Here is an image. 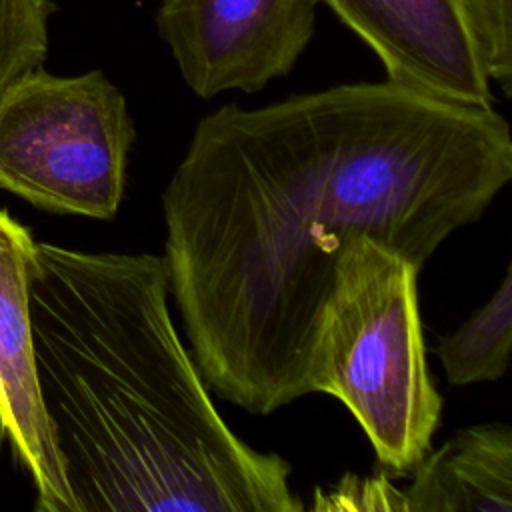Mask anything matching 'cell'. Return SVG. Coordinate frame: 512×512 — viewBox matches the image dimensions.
I'll return each instance as SVG.
<instances>
[{
  "instance_id": "obj_1",
  "label": "cell",
  "mask_w": 512,
  "mask_h": 512,
  "mask_svg": "<svg viewBox=\"0 0 512 512\" xmlns=\"http://www.w3.org/2000/svg\"><path fill=\"white\" fill-rule=\"evenodd\" d=\"M512 178L492 106L338 84L204 116L162 192L164 258L194 364L256 416L316 392L322 314L364 232L420 270Z\"/></svg>"
},
{
  "instance_id": "obj_2",
  "label": "cell",
  "mask_w": 512,
  "mask_h": 512,
  "mask_svg": "<svg viewBox=\"0 0 512 512\" xmlns=\"http://www.w3.org/2000/svg\"><path fill=\"white\" fill-rule=\"evenodd\" d=\"M164 256L36 242L42 406L74 512H300L292 466L216 410L168 310Z\"/></svg>"
},
{
  "instance_id": "obj_3",
  "label": "cell",
  "mask_w": 512,
  "mask_h": 512,
  "mask_svg": "<svg viewBox=\"0 0 512 512\" xmlns=\"http://www.w3.org/2000/svg\"><path fill=\"white\" fill-rule=\"evenodd\" d=\"M418 274L402 252L358 232L336 264L318 336L316 392L352 412L392 474H410L424 458L442 414L426 364Z\"/></svg>"
},
{
  "instance_id": "obj_4",
  "label": "cell",
  "mask_w": 512,
  "mask_h": 512,
  "mask_svg": "<svg viewBox=\"0 0 512 512\" xmlns=\"http://www.w3.org/2000/svg\"><path fill=\"white\" fill-rule=\"evenodd\" d=\"M134 140L128 102L100 70L38 66L0 94V186L36 208L112 220Z\"/></svg>"
},
{
  "instance_id": "obj_5",
  "label": "cell",
  "mask_w": 512,
  "mask_h": 512,
  "mask_svg": "<svg viewBox=\"0 0 512 512\" xmlns=\"http://www.w3.org/2000/svg\"><path fill=\"white\" fill-rule=\"evenodd\" d=\"M320 0H160L156 26L198 98L258 92L290 74Z\"/></svg>"
},
{
  "instance_id": "obj_6",
  "label": "cell",
  "mask_w": 512,
  "mask_h": 512,
  "mask_svg": "<svg viewBox=\"0 0 512 512\" xmlns=\"http://www.w3.org/2000/svg\"><path fill=\"white\" fill-rule=\"evenodd\" d=\"M380 58L390 82L492 106L490 80L460 0H320Z\"/></svg>"
},
{
  "instance_id": "obj_7",
  "label": "cell",
  "mask_w": 512,
  "mask_h": 512,
  "mask_svg": "<svg viewBox=\"0 0 512 512\" xmlns=\"http://www.w3.org/2000/svg\"><path fill=\"white\" fill-rule=\"evenodd\" d=\"M36 240L0 208V426L36 488V510L74 512L42 406L28 306Z\"/></svg>"
},
{
  "instance_id": "obj_8",
  "label": "cell",
  "mask_w": 512,
  "mask_h": 512,
  "mask_svg": "<svg viewBox=\"0 0 512 512\" xmlns=\"http://www.w3.org/2000/svg\"><path fill=\"white\" fill-rule=\"evenodd\" d=\"M406 512H512V430L486 422L458 430L410 470Z\"/></svg>"
},
{
  "instance_id": "obj_9",
  "label": "cell",
  "mask_w": 512,
  "mask_h": 512,
  "mask_svg": "<svg viewBox=\"0 0 512 512\" xmlns=\"http://www.w3.org/2000/svg\"><path fill=\"white\" fill-rule=\"evenodd\" d=\"M512 346V270L506 266L496 292L434 348L452 386L496 382Z\"/></svg>"
},
{
  "instance_id": "obj_10",
  "label": "cell",
  "mask_w": 512,
  "mask_h": 512,
  "mask_svg": "<svg viewBox=\"0 0 512 512\" xmlns=\"http://www.w3.org/2000/svg\"><path fill=\"white\" fill-rule=\"evenodd\" d=\"M52 10L50 0H0V94L44 62Z\"/></svg>"
},
{
  "instance_id": "obj_11",
  "label": "cell",
  "mask_w": 512,
  "mask_h": 512,
  "mask_svg": "<svg viewBox=\"0 0 512 512\" xmlns=\"http://www.w3.org/2000/svg\"><path fill=\"white\" fill-rule=\"evenodd\" d=\"M474 34L484 72L510 96L512 84V0H460Z\"/></svg>"
},
{
  "instance_id": "obj_12",
  "label": "cell",
  "mask_w": 512,
  "mask_h": 512,
  "mask_svg": "<svg viewBox=\"0 0 512 512\" xmlns=\"http://www.w3.org/2000/svg\"><path fill=\"white\" fill-rule=\"evenodd\" d=\"M314 510L342 508V510H400L406 512L402 492L386 478V474L374 478H360L348 474L340 480L332 492L316 490Z\"/></svg>"
}]
</instances>
